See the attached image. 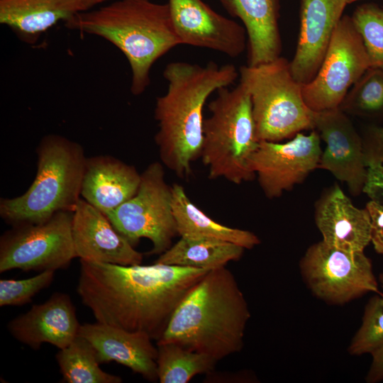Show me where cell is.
<instances>
[{"label": "cell", "mask_w": 383, "mask_h": 383, "mask_svg": "<svg viewBox=\"0 0 383 383\" xmlns=\"http://www.w3.org/2000/svg\"><path fill=\"white\" fill-rule=\"evenodd\" d=\"M56 360L67 383H121L122 379L100 367L96 352L84 338L77 335L67 347L59 349Z\"/></svg>", "instance_id": "d4e9b609"}, {"label": "cell", "mask_w": 383, "mask_h": 383, "mask_svg": "<svg viewBox=\"0 0 383 383\" xmlns=\"http://www.w3.org/2000/svg\"><path fill=\"white\" fill-rule=\"evenodd\" d=\"M348 0H301L300 32L290 62L294 78L307 84L316 76Z\"/></svg>", "instance_id": "2e32d148"}, {"label": "cell", "mask_w": 383, "mask_h": 383, "mask_svg": "<svg viewBox=\"0 0 383 383\" xmlns=\"http://www.w3.org/2000/svg\"><path fill=\"white\" fill-rule=\"evenodd\" d=\"M172 209L178 235L226 241L252 249L260 244L253 233L221 224L198 208L188 197L184 187L172 185Z\"/></svg>", "instance_id": "603a6c76"}, {"label": "cell", "mask_w": 383, "mask_h": 383, "mask_svg": "<svg viewBox=\"0 0 383 383\" xmlns=\"http://www.w3.org/2000/svg\"><path fill=\"white\" fill-rule=\"evenodd\" d=\"M72 216L62 211L43 223L11 226L0 238V272L67 268L76 257Z\"/></svg>", "instance_id": "30bf717a"}, {"label": "cell", "mask_w": 383, "mask_h": 383, "mask_svg": "<svg viewBox=\"0 0 383 383\" xmlns=\"http://www.w3.org/2000/svg\"><path fill=\"white\" fill-rule=\"evenodd\" d=\"M105 215L133 246L141 238H148L152 243L149 254L160 255L169 249L178 232L172 209V186L165 180L163 164H149L141 173L135 195Z\"/></svg>", "instance_id": "ba28073f"}, {"label": "cell", "mask_w": 383, "mask_h": 383, "mask_svg": "<svg viewBox=\"0 0 383 383\" xmlns=\"http://www.w3.org/2000/svg\"><path fill=\"white\" fill-rule=\"evenodd\" d=\"M372 360L365 380L376 383L383 380V345L372 354Z\"/></svg>", "instance_id": "836d02e7"}, {"label": "cell", "mask_w": 383, "mask_h": 383, "mask_svg": "<svg viewBox=\"0 0 383 383\" xmlns=\"http://www.w3.org/2000/svg\"><path fill=\"white\" fill-rule=\"evenodd\" d=\"M362 192L377 204L383 205V164L367 167V175Z\"/></svg>", "instance_id": "1f68e13d"}, {"label": "cell", "mask_w": 383, "mask_h": 383, "mask_svg": "<svg viewBox=\"0 0 383 383\" xmlns=\"http://www.w3.org/2000/svg\"><path fill=\"white\" fill-rule=\"evenodd\" d=\"M365 207L370 216L371 243L376 252L383 255V205L370 201Z\"/></svg>", "instance_id": "d6a6232c"}, {"label": "cell", "mask_w": 383, "mask_h": 383, "mask_svg": "<svg viewBox=\"0 0 383 383\" xmlns=\"http://www.w3.org/2000/svg\"><path fill=\"white\" fill-rule=\"evenodd\" d=\"M367 53L370 67L383 68V8L362 4L351 16Z\"/></svg>", "instance_id": "83f0119b"}, {"label": "cell", "mask_w": 383, "mask_h": 383, "mask_svg": "<svg viewBox=\"0 0 383 383\" xmlns=\"http://www.w3.org/2000/svg\"><path fill=\"white\" fill-rule=\"evenodd\" d=\"M239 76L233 64L201 66L187 62L168 63L163 72L167 91L156 99L154 116L158 123L155 142L162 163L178 177L192 174L201 157L204 108L209 96L228 87Z\"/></svg>", "instance_id": "7a4b0ae2"}, {"label": "cell", "mask_w": 383, "mask_h": 383, "mask_svg": "<svg viewBox=\"0 0 383 383\" xmlns=\"http://www.w3.org/2000/svg\"><path fill=\"white\" fill-rule=\"evenodd\" d=\"M157 375L160 383H187L194 377L210 374L218 362L174 343L157 344Z\"/></svg>", "instance_id": "484cf974"}, {"label": "cell", "mask_w": 383, "mask_h": 383, "mask_svg": "<svg viewBox=\"0 0 383 383\" xmlns=\"http://www.w3.org/2000/svg\"><path fill=\"white\" fill-rule=\"evenodd\" d=\"M78 335L91 344L100 365L114 361L148 381L157 380V347L148 333L96 321L81 325Z\"/></svg>", "instance_id": "ac0fdd59"}, {"label": "cell", "mask_w": 383, "mask_h": 383, "mask_svg": "<svg viewBox=\"0 0 383 383\" xmlns=\"http://www.w3.org/2000/svg\"><path fill=\"white\" fill-rule=\"evenodd\" d=\"M299 268L312 294L330 304L342 305L369 292L379 293L371 260L364 251H346L321 240L308 248Z\"/></svg>", "instance_id": "9c48e42d"}, {"label": "cell", "mask_w": 383, "mask_h": 383, "mask_svg": "<svg viewBox=\"0 0 383 383\" xmlns=\"http://www.w3.org/2000/svg\"><path fill=\"white\" fill-rule=\"evenodd\" d=\"M80 265L77 292L96 321L144 332L156 341L183 297L210 271L158 262Z\"/></svg>", "instance_id": "6da1fadb"}, {"label": "cell", "mask_w": 383, "mask_h": 383, "mask_svg": "<svg viewBox=\"0 0 383 383\" xmlns=\"http://www.w3.org/2000/svg\"><path fill=\"white\" fill-rule=\"evenodd\" d=\"M250 312L233 273L209 271L186 294L157 344L174 343L217 361L243 348Z\"/></svg>", "instance_id": "3957f363"}, {"label": "cell", "mask_w": 383, "mask_h": 383, "mask_svg": "<svg viewBox=\"0 0 383 383\" xmlns=\"http://www.w3.org/2000/svg\"><path fill=\"white\" fill-rule=\"evenodd\" d=\"M357 1H360V0H348V3L351 4V3H353V2Z\"/></svg>", "instance_id": "8d00e7d4"}, {"label": "cell", "mask_w": 383, "mask_h": 383, "mask_svg": "<svg viewBox=\"0 0 383 383\" xmlns=\"http://www.w3.org/2000/svg\"><path fill=\"white\" fill-rule=\"evenodd\" d=\"M108 0H75L76 7L78 12L91 10L96 5Z\"/></svg>", "instance_id": "e575fe53"}, {"label": "cell", "mask_w": 383, "mask_h": 383, "mask_svg": "<svg viewBox=\"0 0 383 383\" xmlns=\"http://www.w3.org/2000/svg\"><path fill=\"white\" fill-rule=\"evenodd\" d=\"M54 270L42 271L23 279L0 280V306H22L31 301L40 291L53 281Z\"/></svg>", "instance_id": "f546056e"}, {"label": "cell", "mask_w": 383, "mask_h": 383, "mask_svg": "<svg viewBox=\"0 0 383 383\" xmlns=\"http://www.w3.org/2000/svg\"><path fill=\"white\" fill-rule=\"evenodd\" d=\"M72 233L76 257L120 265L141 264L143 254L113 227L107 216L83 199L73 211Z\"/></svg>", "instance_id": "9a60e30c"}, {"label": "cell", "mask_w": 383, "mask_h": 383, "mask_svg": "<svg viewBox=\"0 0 383 383\" xmlns=\"http://www.w3.org/2000/svg\"><path fill=\"white\" fill-rule=\"evenodd\" d=\"M140 179L134 166L116 157H87L81 198L106 214L135 195Z\"/></svg>", "instance_id": "ffe728a7"}, {"label": "cell", "mask_w": 383, "mask_h": 383, "mask_svg": "<svg viewBox=\"0 0 383 383\" xmlns=\"http://www.w3.org/2000/svg\"><path fill=\"white\" fill-rule=\"evenodd\" d=\"M209 104L204 118L201 158L209 168V178H223L240 184L256 176L250 160L259 146L250 96L240 83L221 87Z\"/></svg>", "instance_id": "8992f818"}, {"label": "cell", "mask_w": 383, "mask_h": 383, "mask_svg": "<svg viewBox=\"0 0 383 383\" xmlns=\"http://www.w3.org/2000/svg\"><path fill=\"white\" fill-rule=\"evenodd\" d=\"M315 222L326 244L346 251H364L371 243L367 208L353 205L338 184L316 201Z\"/></svg>", "instance_id": "d6986e66"}, {"label": "cell", "mask_w": 383, "mask_h": 383, "mask_svg": "<svg viewBox=\"0 0 383 383\" xmlns=\"http://www.w3.org/2000/svg\"><path fill=\"white\" fill-rule=\"evenodd\" d=\"M314 129L326 144L318 169L345 182L354 196L362 192L367 175L362 140L347 114L339 108L313 113Z\"/></svg>", "instance_id": "5bb4252c"}, {"label": "cell", "mask_w": 383, "mask_h": 383, "mask_svg": "<svg viewBox=\"0 0 383 383\" xmlns=\"http://www.w3.org/2000/svg\"><path fill=\"white\" fill-rule=\"evenodd\" d=\"M245 250L222 240L180 237L155 262L212 270L239 260Z\"/></svg>", "instance_id": "cb8c5ba5"}, {"label": "cell", "mask_w": 383, "mask_h": 383, "mask_svg": "<svg viewBox=\"0 0 383 383\" xmlns=\"http://www.w3.org/2000/svg\"><path fill=\"white\" fill-rule=\"evenodd\" d=\"M244 25L248 42V65L278 58L282 45L278 28V0H219Z\"/></svg>", "instance_id": "44dd1931"}, {"label": "cell", "mask_w": 383, "mask_h": 383, "mask_svg": "<svg viewBox=\"0 0 383 383\" xmlns=\"http://www.w3.org/2000/svg\"><path fill=\"white\" fill-rule=\"evenodd\" d=\"M370 67L362 38L351 16L336 26L314 78L303 84V96L313 112L339 108L349 89Z\"/></svg>", "instance_id": "8fae6325"}, {"label": "cell", "mask_w": 383, "mask_h": 383, "mask_svg": "<svg viewBox=\"0 0 383 383\" xmlns=\"http://www.w3.org/2000/svg\"><path fill=\"white\" fill-rule=\"evenodd\" d=\"M379 281L380 282V285L382 287V289L383 290V273H381L379 276ZM381 296H382L383 298V292L381 293Z\"/></svg>", "instance_id": "d590c367"}, {"label": "cell", "mask_w": 383, "mask_h": 383, "mask_svg": "<svg viewBox=\"0 0 383 383\" xmlns=\"http://www.w3.org/2000/svg\"><path fill=\"white\" fill-rule=\"evenodd\" d=\"M77 13L75 0H0V23L30 45L59 21L66 23Z\"/></svg>", "instance_id": "7402d4cb"}, {"label": "cell", "mask_w": 383, "mask_h": 383, "mask_svg": "<svg viewBox=\"0 0 383 383\" xmlns=\"http://www.w3.org/2000/svg\"><path fill=\"white\" fill-rule=\"evenodd\" d=\"M65 24L70 29L101 37L123 52L131 67V91L135 96L149 86L154 63L182 45L167 3L118 0L78 12Z\"/></svg>", "instance_id": "277c9868"}, {"label": "cell", "mask_w": 383, "mask_h": 383, "mask_svg": "<svg viewBox=\"0 0 383 383\" xmlns=\"http://www.w3.org/2000/svg\"><path fill=\"white\" fill-rule=\"evenodd\" d=\"M361 137L366 167L383 164V126H368Z\"/></svg>", "instance_id": "4dcf8cb0"}, {"label": "cell", "mask_w": 383, "mask_h": 383, "mask_svg": "<svg viewBox=\"0 0 383 383\" xmlns=\"http://www.w3.org/2000/svg\"><path fill=\"white\" fill-rule=\"evenodd\" d=\"M80 326L70 296L56 292L11 320L7 329L15 339L34 350L43 343L62 349L78 335Z\"/></svg>", "instance_id": "e0dca14e"}, {"label": "cell", "mask_w": 383, "mask_h": 383, "mask_svg": "<svg viewBox=\"0 0 383 383\" xmlns=\"http://www.w3.org/2000/svg\"><path fill=\"white\" fill-rule=\"evenodd\" d=\"M240 83L248 91L259 141L280 142L314 129L313 111L306 104L303 84L293 77L290 62L278 58L241 66Z\"/></svg>", "instance_id": "52a82bcc"}, {"label": "cell", "mask_w": 383, "mask_h": 383, "mask_svg": "<svg viewBox=\"0 0 383 383\" xmlns=\"http://www.w3.org/2000/svg\"><path fill=\"white\" fill-rule=\"evenodd\" d=\"M167 4L182 44L210 49L231 57L245 50V28L202 0H168Z\"/></svg>", "instance_id": "4fadbf2b"}, {"label": "cell", "mask_w": 383, "mask_h": 383, "mask_svg": "<svg viewBox=\"0 0 383 383\" xmlns=\"http://www.w3.org/2000/svg\"><path fill=\"white\" fill-rule=\"evenodd\" d=\"M35 177L23 194L0 199V216L11 226L43 223L62 211L73 212L81 199L87 157L78 143L48 134L36 148Z\"/></svg>", "instance_id": "5b68a950"}, {"label": "cell", "mask_w": 383, "mask_h": 383, "mask_svg": "<svg viewBox=\"0 0 383 383\" xmlns=\"http://www.w3.org/2000/svg\"><path fill=\"white\" fill-rule=\"evenodd\" d=\"M321 154V137L313 129L309 135L298 133L285 143L260 141L250 168L265 196L278 198L318 168Z\"/></svg>", "instance_id": "7c38bea8"}, {"label": "cell", "mask_w": 383, "mask_h": 383, "mask_svg": "<svg viewBox=\"0 0 383 383\" xmlns=\"http://www.w3.org/2000/svg\"><path fill=\"white\" fill-rule=\"evenodd\" d=\"M383 345V298L372 296L367 303L362 324L348 347L352 355L372 354Z\"/></svg>", "instance_id": "f1b7e54d"}, {"label": "cell", "mask_w": 383, "mask_h": 383, "mask_svg": "<svg viewBox=\"0 0 383 383\" xmlns=\"http://www.w3.org/2000/svg\"><path fill=\"white\" fill-rule=\"evenodd\" d=\"M346 114L383 118V68L370 67L353 85L339 106Z\"/></svg>", "instance_id": "4316f807"}]
</instances>
